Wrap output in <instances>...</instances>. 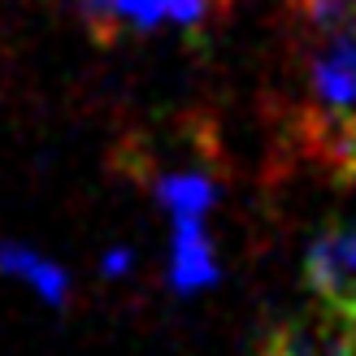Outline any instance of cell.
<instances>
[{"instance_id": "obj_9", "label": "cell", "mask_w": 356, "mask_h": 356, "mask_svg": "<svg viewBox=\"0 0 356 356\" xmlns=\"http://www.w3.org/2000/svg\"><path fill=\"white\" fill-rule=\"evenodd\" d=\"M131 248H109L104 252V261H100V274L104 278H122V274H131Z\"/></svg>"}, {"instance_id": "obj_8", "label": "cell", "mask_w": 356, "mask_h": 356, "mask_svg": "<svg viewBox=\"0 0 356 356\" xmlns=\"http://www.w3.org/2000/svg\"><path fill=\"white\" fill-rule=\"evenodd\" d=\"M230 0H165V22H178L187 31H200L209 22L226 17Z\"/></svg>"}, {"instance_id": "obj_6", "label": "cell", "mask_w": 356, "mask_h": 356, "mask_svg": "<svg viewBox=\"0 0 356 356\" xmlns=\"http://www.w3.org/2000/svg\"><path fill=\"white\" fill-rule=\"evenodd\" d=\"M213 183L204 174H165L156 183V200L170 209V218H204V209L213 204Z\"/></svg>"}, {"instance_id": "obj_7", "label": "cell", "mask_w": 356, "mask_h": 356, "mask_svg": "<svg viewBox=\"0 0 356 356\" xmlns=\"http://www.w3.org/2000/svg\"><path fill=\"white\" fill-rule=\"evenodd\" d=\"M104 5H109L118 31H127V26L152 31V26L165 22V0H104Z\"/></svg>"}, {"instance_id": "obj_1", "label": "cell", "mask_w": 356, "mask_h": 356, "mask_svg": "<svg viewBox=\"0 0 356 356\" xmlns=\"http://www.w3.org/2000/svg\"><path fill=\"white\" fill-rule=\"evenodd\" d=\"M305 282L322 309L356 326V226L330 222L305 252Z\"/></svg>"}, {"instance_id": "obj_3", "label": "cell", "mask_w": 356, "mask_h": 356, "mask_svg": "<svg viewBox=\"0 0 356 356\" xmlns=\"http://www.w3.org/2000/svg\"><path fill=\"white\" fill-rule=\"evenodd\" d=\"M265 356H356V326L326 313V326L296 322L265 339Z\"/></svg>"}, {"instance_id": "obj_5", "label": "cell", "mask_w": 356, "mask_h": 356, "mask_svg": "<svg viewBox=\"0 0 356 356\" xmlns=\"http://www.w3.org/2000/svg\"><path fill=\"white\" fill-rule=\"evenodd\" d=\"M0 274L26 282V287L40 296L44 305H52V309H61L70 300V274L61 270L57 261H48L44 252H35V248H26V243L0 239Z\"/></svg>"}, {"instance_id": "obj_4", "label": "cell", "mask_w": 356, "mask_h": 356, "mask_svg": "<svg viewBox=\"0 0 356 356\" xmlns=\"http://www.w3.org/2000/svg\"><path fill=\"white\" fill-rule=\"evenodd\" d=\"M282 17L300 48L356 35V0H282Z\"/></svg>"}, {"instance_id": "obj_2", "label": "cell", "mask_w": 356, "mask_h": 356, "mask_svg": "<svg viewBox=\"0 0 356 356\" xmlns=\"http://www.w3.org/2000/svg\"><path fill=\"white\" fill-rule=\"evenodd\" d=\"M218 282V257L204 235V218H174L170 235V287L178 296H195Z\"/></svg>"}]
</instances>
